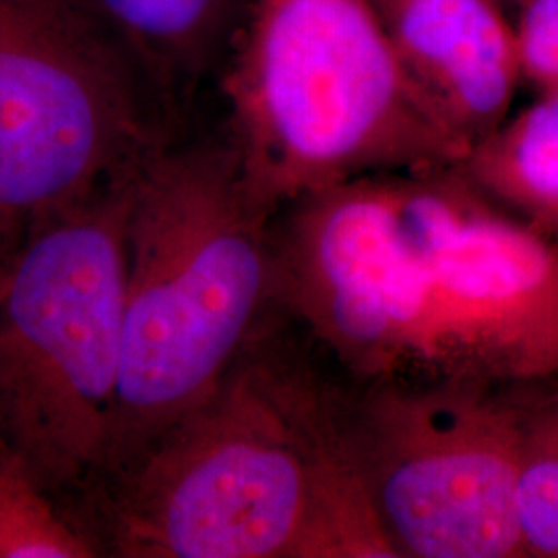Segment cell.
<instances>
[{"mask_svg":"<svg viewBox=\"0 0 558 558\" xmlns=\"http://www.w3.org/2000/svg\"><path fill=\"white\" fill-rule=\"evenodd\" d=\"M375 2H379V0H375Z\"/></svg>","mask_w":558,"mask_h":558,"instance_id":"15","label":"cell"},{"mask_svg":"<svg viewBox=\"0 0 558 558\" xmlns=\"http://www.w3.org/2000/svg\"><path fill=\"white\" fill-rule=\"evenodd\" d=\"M315 478L267 385L239 359L207 398L108 470L73 513L114 558L296 550Z\"/></svg>","mask_w":558,"mask_h":558,"instance_id":"4","label":"cell"},{"mask_svg":"<svg viewBox=\"0 0 558 558\" xmlns=\"http://www.w3.org/2000/svg\"><path fill=\"white\" fill-rule=\"evenodd\" d=\"M172 135L140 60L89 0H0V211L87 199Z\"/></svg>","mask_w":558,"mask_h":558,"instance_id":"5","label":"cell"},{"mask_svg":"<svg viewBox=\"0 0 558 558\" xmlns=\"http://www.w3.org/2000/svg\"><path fill=\"white\" fill-rule=\"evenodd\" d=\"M96 557L100 544L0 435V558Z\"/></svg>","mask_w":558,"mask_h":558,"instance_id":"10","label":"cell"},{"mask_svg":"<svg viewBox=\"0 0 558 558\" xmlns=\"http://www.w3.org/2000/svg\"><path fill=\"white\" fill-rule=\"evenodd\" d=\"M518 511L525 553L558 558V391L525 403Z\"/></svg>","mask_w":558,"mask_h":558,"instance_id":"11","label":"cell"},{"mask_svg":"<svg viewBox=\"0 0 558 558\" xmlns=\"http://www.w3.org/2000/svg\"><path fill=\"white\" fill-rule=\"evenodd\" d=\"M27 223L0 211V296L9 283Z\"/></svg>","mask_w":558,"mask_h":558,"instance_id":"13","label":"cell"},{"mask_svg":"<svg viewBox=\"0 0 558 558\" xmlns=\"http://www.w3.org/2000/svg\"><path fill=\"white\" fill-rule=\"evenodd\" d=\"M474 180L518 211L523 223L558 239V92L505 120L468 154Z\"/></svg>","mask_w":558,"mask_h":558,"instance_id":"9","label":"cell"},{"mask_svg":"<svg viewBox=\"0 0 558 558\" xmlns=\"http://www.w3.org/2000/svg\"><path fill=\"white\" fill-rule=\"evenodd\" d=\"M513 25L521 77L539 94L558 92V0H525Z\"/></svg>","mask_w":558,"mask_h":558,"instance_id":"12","label":"cell"},{"mask_svg":"<svg viewBox=\"0 0 558 558\" xmlns=\"http://www.w3.org/2000/svg\"><path fill=\"white\" fill-rule=\"evenodd\" d=\"M133 168L29 221L0 296V435L66 509L114 439Z\"/></svg>","mask_w":558,"mask_h":558,"instance_id":"3","label":"cell"},{"mask_svg":"<svg viewBox=\"0 0 558 558\" xmlns=\"http://www.w3.org/2000/svg\"><path fill=\"white\" fill-rule=\"evenodd\" d=\"M525 403L476 420L468 440L398 459L380 507L401 546L424 558L523 557L518 511Z\"/></svg>","mask_w":558,"mask_h":558,"instance_id":"6","label":"cell"},{"mask_svg":"<svg viewBox=\"0 0 558 558\" xmlns=\"http://www.w3.org/2000/svg\"><path fill=\"white\" fill-rule=\"evenodd\" d=\"M267 205L228 140L170 135L135 163L119 410L101 476L207 398L239 359L274 279Z\"/></svg>","mask_w":558,"mask_h":558,"instance_id":"1","label":"cell"},{"mask_svg":"<svg viewBox=\"0 0 558 558\" xmlns=\"http://www.w3.org/2000/svg\"><path fill=\"white\" fill-rule=\"evenodd\" d=\"M223 94L228 141L267 203L470 154L405 73L375 0H251Z\"/></svg>","mask_w":558,"mask_h":558,"instance_id":"2","label":"cell"},{"mask_svg":"<svg viewBox=\"0 0 558 558\" xmlns=\"http://www.w3.org/2000/svg\"><path fill=\"white\" fill-rule=\"evenodd\" d=\"M399 60L439 119L472 147L507 120L521 77L499 0H379Z\"/></svg>","mask_w":558,"mask_h":558,"instance_id":"7","label":"cell"},{"mask_svg":"<svg viewBox=\"0 0 558 558\" xmlns=\"http://www.w3.org/2000/svg\"><path fill=\"white\" fill-rule=\"evenodd\" d=\"M140 60L168 112L230 54L240 0H89Z\"/></svg>","mask_w":558,"mask_h":558,"instance_id":"8","label":"cell"},{"mask_svg":"<svg viewBox=\"0 0 558 558\" xmlns=\"http://www.w3.org/2000/svg\"><path fill=\"white\" fill-rule=\"evenodd\" d=\"M500 4H505V2H513V4H518V7H521L525 0H499Z\"/></svg>","mask_w":558,"mask_h":558,"instance_id":"14","label":"cell"}]
</instances>
